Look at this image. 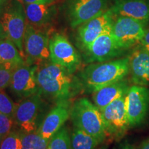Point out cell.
<instances>
[{
  "mask_svg": "<svg viewBox=\"0 0 149 149\" xmlns=\"http://www.w3.org/2000/svg\"><path fill=\"white\" fill-rule=\"evenodd\" d=\"M70 72L59 65L45 63L37 67L36 80L41 95L55 100L57 103L67 102L81 88L79 80L72 81Z\"/></svg>",
  "mask_w": 149,
  "mask_h": 149,
  "instance_id": "cell-1",
  "label": "cell"
},
{
  "mask_svg": "<svg viewBox=\"0 0 149 149\" xmlns=\"http://www.w3.org/2000/svg\"><path fill=\"white\" fill-rule=\"evenodd\" d=\"M129 74L128 57L91 64L79 73L81 88L94 93L106 86L125 79Z\"/></svg>",
  "mask_w": 149,
  "mask_h": 149,
  "instance_id": "cell-2",
  "label": "cell"
},
{
  "mask_svg": "<svg viewBox=\"0 0 149 149\" xmlns=\"http://www.w3.org/2000/svg\"><path fill=\"white\" fill-rule=\"evenodd\" d=\"M73 126L97 139L100 144L107 138L101 111L87 98L76 100L70 109Z\"/></svg>",
  "mask_w": 149,
  "mask_h": 149,
  "instance_id": "cell-3",
  "label": "cell"
},
{
  "mask_svg": "<svg viewBox=\"0 0 149 149\" xmlns=\"http://www.w3.org/2000/svg\"><path fill=\"white\" fill-rule=\"evenodd\" d=\"M25 16L23 6L19 2L15 1L0 19L6 38L14 43L24 60L26 55L24 50V37L26 28Z\"/></svg>",
  "mask_w": 149,
  "mask_h": 149,
  "instance_id": "cell-4",
  "label": "cell"
},
{
  "mask_svg": "<svg viewBox=\"0 0 149 149\" xmlns=\"http://www.w3.org/2000/svg\"><path fill=\"white\" fill-rule=\"evenodd\" d=\"M44 102L40 93L24 98L16 104L13 120L20 131L31 133L40 127V116L42 113Z\"/></svg>",
  "mask_w": 149,
  "mask_h": 149,
  "instance_id": "cell-5",
  "label": "cell"
},
{
  "mask_svg": "<svg viewBox=\"0 0 149 149\" xmlns=\"http://www.w3.org/2000/svg\"><path fill=\"white\" fill-rule=\"evenodd\" d=\"M100 111L107 137L117 141L122 139L130 128L126 111L125 96L115 100Z\"/></svg>",
  "mask_w": 149,
  "mask_h": 149,
  "instance_id": "cell-6",
  "label": "cell"
},
{
  "mask_svg": "<svg viewBox=\"0 0 149 149\" xmlns=\"http://www.w3.org/2000/svg\"><path fill=\"white\" fill-rule=\"evenodd\" d=\"M146 22L128 17H117L113 22L112 34L119 46L126 51L140 44L146 33Z\"/></svg>",
  "mask_w": 149,
  "mask_h": 149,
  "instance_id": "cell-7",
  "label": "cell"
},
{
  "mask_svg": "<svg viewBox=\"0 0 149 149\" xmlns=\"http://www.w3.org/2000/svg\"><path fill=\"white\" fill-rule=\"evenodd\" d=\"M50 58L54 64L61 66L72 74L81 64V57L64 35L55 34L49 40Z\"/></svg>",
  "mask_w": 149,
  "mask_h": 149,
  "instance_id": "cell-8",
  "label": "cell"
},
{
  "mask_svg": "<svg viewBox=\"0 0 149 149\" xmlns=\"http://www.w3.org/2000/svg\"><path fill=\"white\" fill-rule=\"evenodd\" d=\"M125 107L130 128L142 124L149 111V89L146 86H130L125 95Z\"/></svg>",
  "mask_w": 149,
  "mask_h": 149,
  "instance_id": "cell-9",
  "label": "cell"
},
{
  "mask_svg": "<svg viewBox=\"0 0 149 149\" xmlns=\"http://www.w3.org/2000/svg\"><path fill=\"white\" fill-rule=\"evenodd\" d=\"M107 2V0H69L66 14L70 26H79L104 13Z\"/></svg>",
  "mask_w": 149,
  "mask_h": 149,
  "instance_id": "cell-10",
  "label": "cell"
},
{
  "mask_svg": "<svg viewBox=\"0 0 149 149\" xmlns=\"http://www.w3.org/2000/svg\"><path fill=\"white\" fill-rule=\"evenodd\" d=\"M24 50L26 56V64L44 61L50 58L49 40L46 33L27 24L24 37Z\"/></svg>",
  "mask_w": 149,
  "mask_h": 149,
  "instance_id": "cell-11",
  "label": "cell"
},
{
  "mask_svg": "<svg viewBox=\"0 0 149 149\" xmlns=\"http://www.w3.org/2000/svg\"><path fill=\"white\" fill-rule=\"evenodd\" d=\"M37 67V65L24 64L15 68L9 86L17 97L24 99L40 93L36 80Z\"/></svg>",
  "mask_w": 149,
  "mask_h": 149,
  "instance_id": "cell-12",
  "label": "cell"
},
{
  "mask_svg": "<svg viewBox=\"0 0 149 149\" xmlns=\"http://www.w3.org/2000/svg\"><path fill=\"white\" fill-rule=\"evenodd\" d=\"M86 61L104 62L122 55L124 50L119 46L111 32L99 36L86 50Z\"/></svg>",
  "mask_w": 149,
  "mask_h": 149,
  "instance_id": "cell-13",
  "label": "cell"
},
{
  "mask_svg": "<svg viewBox=\"0 0 149 149\" xmlns=\"http://www.w3.org/2000/svg\"><path fill=\"white\" fill-rule=\"evenodd\" d=\"M113 15L108 10L100 16L79 26L78 40L84 51L97 38L104 33L111 32L113 24Z\"/></svg>",
  "mask_w": 149,
  "mask_h": 149,
  "instance_id": "cell-14",
  "label": "cell"
},
{
  "mask_svg": "<svg viewBox=\"0 0 149 149\" xmlns=\"http://www.w3.org/2000/svg\"><path fill=\"white\" fill-rule=\"evenodd\" d=\"M129 58V73L134 85H149V52L139 45L134 48Z\"/></svg>",
  "mask_w": 149,
  "mask_h": 149,
  "instance_id": "cell-15",
  "label": "cell"
},
{
  "mask_svg": "<svg viewBox=\"0 0 149 149\" xmlns=\"http://www.w3.org/2000/svg\"><path fill=\"white\" fill-rule=\"evenodd\" d=\"M70 109L67 102L57 103V105L43 119L37 129L40 135L49 140L54 134L62 127L70 117Z\"/></svg>",
  "mask_w": 149,
  "mask_h": 149,
  "instance_id": "cell-16",
  "label": "cell"
},
{
  "mask_svg": "<svg viewBox=\"0 0 149 149\" xmlns=\"http://www.w3.org/2000/svg\"><path fill=\"white\" fill-rule=\"evenodd\" d=\"M113 15L149 21V0H115L111 10Z\"/></svg>",
  "mask_w": 149,
  "mask_h": 149,
  "instance_id": "cell-17",
  "label": "cell"
},
{
  "mask_svg": "<svg viewBox=\"0 0 149 149\" xmlns=\"http://www.w3.org/2000/svg\"><path fill=\"white\" fill-rule=\"evenodd\" d=\"M130 86L129 82L126 78L106 86L93 93L94 104L101 111L115 100L125 96Z\"/></svg>",
  "mask_w": 149,
  "mask_h": 149,
  "instance_id": "cell-18",
  "label": "cell"
},
{
  "mask_svg": "<svg viewBox=\"0 0 149 149\" xmlns=\"http://www.w3.org/2000/svg\"><path fill=\"white\" fill-rule=\"evenodd\" d=\"M52 3L26 4L25 13L29 23L35 26L47 24L53 15V5Z\"/></svg>",
  "mask_w": 149,
  "mask_h": 149,
  "instance_id": "cell-19",
  "label": "cell"
},
{
  "mask_svg": "<svg viewBox=\"0 0 149 149\" xmlns=\"http://www.w3.org/2000/svg\"><path fill=\"white\" fill-rule=\"evenodd\" d=\"M0 64L15 66L26 64L17 47L8 39L5 38L0 42Z\"/></svg>",
  "mask_w": 149,
  "mask_h": 149,
  "instance_id": "cell-20",
  "label": "cell"
},
{
  "mask_svg": "<svg viewBox=\"0 0 149 149\" xmlns=\"http://www.w3.org/2000/svg\"><path fill=\"white\" fill-rule=\"evenodd\" d=\"M99 144L97 139L74 126L70 135L71 149H95Z\"/></svg>",
  "mask_w": 149,
  "mask_h": 149,
  "instance_id": "cell-21",
  "label": "cell"
},
{
  "mask_svg": "<svg viewBox=\"0 0 149 149\" xmlns=\"http://www.w3.org/2000/svg\"><path fill=\"white\" fill-rule=\"evenodd\" d=\"M19 133L22 149H47L49 140L44 138L37 130L31 133Z\"/></svg>",
  "mask_w": 149,
  "mask_h": 149,
  "instance_id": "cell-22",
  "label": "cell"
},
{
  "mask_svg": "<svg viewBox=\"0 0 149 149\" xmlns=\"http://www.w3.org/2000/svg\"><path fill=\"white\" fill-rule=\"evenodd\" d=\"M47 149H71L70 135L68 129L62 126L48 141Z\"/></svg>",
  "mask_w": 149,
  "mask_h": 149,
  "instance_id": "cell-23",
  "label": "cell"
},
{
  "mask_svg": "<svg viewBox=\"0 0 149 149\" xmlns=\"http://www.w3.org/2000/svg\"><path fill=\"white\" fill-rule=\"evenodd\" d=\"M0 149H22L19 131L11 130L3 137Z\"/></svg>",
  "mask_w": 149,
  "mask_h": 149,
  "instance_id": "cell-24",
  "label": "cell"
},
{
  "mask_svg": "<svg viewBox=\"0 0 149 149\" xmlns=\"http://www.w3.org/2000/svg\"><path fill=\"white\" fill-rule=\"evenodd\" d=\"M16 104L3 90L0 91V112L13 119Z\"/></svg>",
  "mask_w": 149,
  "mask_h": 149,
  "instance_id": "cell-25",
  "label": "cell"
},
{
  "mask_svg": "<svg viewBox=\"0 0 149 149\" xmlns=\"http://www.w3.org/2000/svg\"><path fill=\"white\" fill-rule=\"evenodd\" d=\"M16 67L13 65L0 64V91L9 86L13 72Z\"/></svg>",
  "mask_w": 149,
  "mask_h": 149,
  "instance_id": "cell-26",
  "label": "cell"
},
{
  "mask_svg": "<svg viewBox=\"0 0 149 149\" xmlns=\"http://www.w3.org/2000/svg\"><path fill=\"white\" fill-rule=\"evenodd\" d=\"M14 124L13 119L0 112V134L3 137L13 130Z\"/></svg>",
  "mask_w": 149,
  "mask_h": 149,
  "instance_id": "cell-27",
  "label": "cell"
},
{
  "mask_svg": "<svg viewBox=\"0 0 149 149\" xmlns=\"http://www.w3.org/2000/svg\"><path fill=\"white\" fill-rule=\"evenodd\" d=\"M140 44L143 48H144L147 51L149 52V29L146 30V33H145L142 40L141 41Z\"/></svg>",
  "mask_w": 149,
  "mask_h": 149,
  "instance_id": "cell-28",
  "label": "cell"
},
{
  "mask_svg": "<svg viewBox=\"0 0 149 149\" xmlns=\"http://www.w3.org/2000/svg\"><path fill=\"white\" fill-rule=\"evenodd\" d=\"M135 147L133 144L130 142L129 141L125 140L118 147V149H136Z\"/></svg>",
  "mask_w": 149,
  "mask_h": 149,
  "instance_id": "cell-29",
  "label": "cell"
},
{
  "mask_svg": "<svg viewBox=\"0 0 149 149\" xmlns=\"http://www.w3.org/2000/svg\"><path fill=\"white\" fill-rule=\"evenodd\" d=\"M26 4L29 3H51L54 0H23Z\"/></svg>",
  "mask_w": 149,
  "mask_h": 149,
  "instance_id": "cell-30",
  "label": "cell"
},
{
  "mask_svg": "<svg viewBox=\"0 0 149 149\" xmlns=\"http://www.w3.org/2000/svg\"><path fill=\"white\" fill-rule=\"evenodd\" d=\"M136 149H149V139L143 141Z\"/></svg>",
  "mask_w": 149,
  "mask_h": 149,
  "instance_id": "cell-31",
  "label": "cell"
},
{
  "mask_svg": "<svg viewBox=\"0 0 149 149\" xmlns=\"http://www.w3.org/2000/svg\"><path fill=\"white\" fill-rule=\"evenodd\" d=\"M5 38H6V35H5L4 31H3L2 26H1V23H0V42L2 41L3 40H4Z\"/></svg>",
  "mask_w": 149,
  "mask_h": 149,
  "instance_id": "cell-32",
  "label": "cell"
},
{
  "mask_svg": "<svg viewBox=\"0 0 149 149\" xmlns=\"http://www.w3.org/2000/svg\"><path fill=\"white\" fill-rule=\"evenodd\" d=\"M8 0H0V3L1 4H3V3H4L6 2V1H8Z\"/></svg>",
  "mask_w": 149,
  "mask_h": 149,
  "instance_id": "cell-33",
  "label": "cell"
},
{
  "mask_svg": "<svg viewBox=\"0 0 149 149\" xmlns=\"http://www.w3.org/2000/svg\"><path fill=\"white\" fill-rule=\"evenodd\" d=\"M97 149H108V146H102L101 147H100V148Z\"/></svg>",
  "mask_w": 149,
  "mask_h": 149,
  "instance_id": "cell-34",
  "label": "cell"
},
{
  "mask_svg": "<svg viewBox=\"0 0 149 149\" xmlns=\"http://www.w3.org/2000/svg\"><path fill=\"white\" fill-rule=\"evenodd\" d=\"M2 139H3V137L2 135L0 134V146H1V141H2Z\"/></svg>",
  "mask_w": 149,
  "mask_h": 149,
  "instance_id": "cell-35",
  "label": "cell"
},
{
  "mask_svg": "<svg viewBox=\"0 0 149 149\" xmlns=\"http://www.w3.org/2000/svg\"><path fill=\"white\" fill-rule=\"evenodd\" d=\"M1 3H0V10H1Z\"/></svg>",
  "mask_w": 149,
  "mask_h": 149,
  "instance_id": "cell-36",
  "label": "cell"
}]
</instances>
